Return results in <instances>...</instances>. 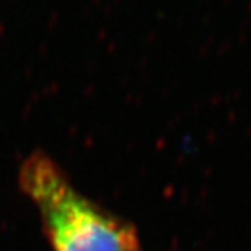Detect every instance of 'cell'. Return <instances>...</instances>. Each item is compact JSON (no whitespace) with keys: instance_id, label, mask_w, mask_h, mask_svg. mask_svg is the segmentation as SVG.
I'll list each match as a JSON object with an SVG mask.
<instances>
[{"instance_id":"obj_1","label":"cell","mask_w":251,"mask_h":251,"mask_svg":"<svg viewBox=\"0 0 251 251\" xmlns=\"http://www.w3.org/2000/svg\"><path fill=\"white\" fill-rule=\"evenodd\" d=\"M20 188L37 207L53 251H133L135 228L85 197L43 151L27 156L19 173Z\"/></svg>"},{"instance_id":"obj_2","label":"cell","mask_w":251,"mask_h":251,"mask_svg":"<svg viewBox=\"0 0 251 251\" xmlns=\"http://www.w3.org/2000/svg\"><path fill=\"white\" fill-rule=\"evenodd\" d=\"M133 251H139V248H138V250H133Z\"/></svg>"}]
</instances>
